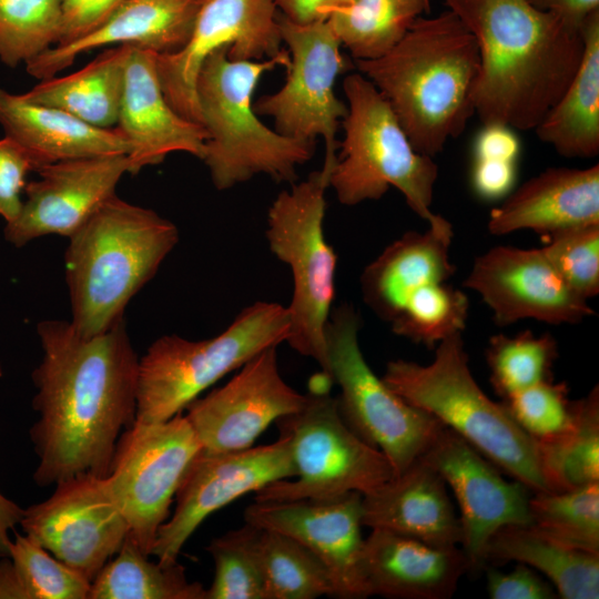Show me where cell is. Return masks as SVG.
I'll list each match as a JSON object with an SVG mask.
<instances>
[{
	"label": "cell",
	"instance_id": "cell-1",
	"mask_svg": "<svg viewBox=\"0 0 599 599\" xmlns=\"http://www.w3.org/2000/svg\"><path fill=\"white\" fill-rule=\"evenodd\" d=\"M37 331L43 357L32 373L33 479L44 487L84 474L104 478L136 414L139 359L124 319L92 337L61 319L43 321Z\"/></svg>",
	"mask_w": 599,
	"mask_h": 599
},
{
	"label": "cell",
	"instance_id": "cell-2",
	"mask_svg": "<svg viewBox=\"0 0 599 599\" xmlns=\"http://www.w3.org/2000/svg\"><path fill=\"white\" fill-rule=\"evenodd\" d=\"M480 58L475 113L484 125L535 130L566 91L583 53L581 29L527 0H445Z\"/></svg>",
	"mask_w": 599,
	"mask_h": 599
},
{
	"label": "cell",
	"instance_id": "cell-3",
	"mask_svg": "<svg viewBox=\"0 0 599 599\" xmlns=\"http://www.w3.org/2000/svg\"><path fill=\"white\" fill-rule=\"evenodd\" d=\"M355 65L386 99L420 154L434 158L475 113L478 45L449 9L417 18L389 52L355 60Z\"/></svg>",
	"mask_w": 599,
	"mask_h": 599
},
{
	"label": "cell",
	"instance_id": "cell-4",
	"mask_svg": "<svg viewBox=\"0 0 599 599\" xmlns=\"http://www.w3.org/2000/svg\"><path fill=\"white\" fill-rule=\"evenodd\" d=\"M179 241L174 223L115 194L69 237L64 255L73 328L84 337L123 319L130 300Z\"/></svg>",
	"mask_w": 599,
	"mask_h": 599
},
{
	"label": "cell",
	"instance_id": "cell-5",
	"mask_svg": "<svg viewBox=\"0 0 599 599\" xmlns=\"http://www.w3.org/2000/svg\"><path fill=\"white\" fill-rule=\"evenodd\" d=\"M227 50L211 53L196 80L197 104L207 133L202 161L212 182L220 191L258 174L293 183L297 166L312 159L315 141L270 129L252 103L262 75L276 67H288V51L266 60H234Z\"/></svg>",
	"mask_w": 599,
	"mask_h": 599
},
{
	"label": "cell",
	"instance_id": "cell-6",
	"mask_svg": "<svg viewBox=\"0 0 599 599\" xmlns=\"http://www.w3.org/2000/svg\"><path fill=\"white\" fill-rule=\"evenodd\" d=\"M468 362L461 333H455L436 345L432 363L390 361L382 379L405 402L437 418L531 491L550 490L535 440L501 402L484 393Z\"/></svg>",
	"mask_w": 599,
	"mask_h": 599
},
{
	"label": "cell",
	"instance_id": "cell-7",
	"mask_svg": "<svg viewBox=\"0 0 599 599\" xmlns=\"http://www.w3.org/2000/svg\"><path fill=\"white\" fill-rule=\"evenodd\" d=\"M347 114L342 121L344 140L329 174V186L339 203L353 206L379 200L390 186L428 224L438 167L433 158L412 145L393 109L362 73L344 79Z\"/></svg>",
	"mask_w": 599,
	"mask_h": 599
},
{
	"label": "cell",
	"instance_id": "cell-8",
	"mask_svg": "<svg viewBox=\"0 0 599 599\" xmlns=\"http://www.w3.org/2000/svg\"><path fill=\"white\" fill-rule=\"evenodd\" d=\"M290 314L275 302L245 307L219 335L189 341L163 335L139 359L135 422H165L263 349L286 342Z\"/></svg>",
	"mask_w": 599,
	"mask_h": 599
},
{
	"label": "cell",
	"instance_id": "cell-9",
	"mask_svg": "<svg viewBox=\"0 0 599 599\" xmlns=\"http://www.w3.org/2000/svg\"><path fill=\"white\" fill-rule=\"evenodd\" d=\"M331 170L314 171L282 191L267 212L266 240L293 277L286 343L313 358L327 376L326 327L336 293L337 255L323 223Z\"/></svg>",
	"mask_w": 599,
	"mask_h": 599
},
{
	"label": "cell",
	"instance_id": "cell-10",
	"mask_svg": "<svg viewBox=\"0 0 599 599\" xmlns=\"http://www.w3.org/2000/svg\"><path fill=\"white\" fill-rule=\"evenodd\" d=\"M288 439L295 476L266 485L255 501L328 498L370 493L395 476L387 457L363 440L344 420L337 397L307 394L304 406L275 422Z\"/></svg>",
	"mask_w": 599,
	"mask_h": 599
},
{
	"label": "cell",
	"instance_id": "cell-11",
	"mask_svg": "<svg viewBox=\"0 0 599 599\" xmlns=\"http://www.w3.org/2000/svg\"><path fill=\"white\" fill-rule=\"evenodd\" d=\"M361 326L348 303L331 313L326 327L327 376L341 389L337 397L347 425L402 473L432 444L444 425L394 393L367 364L358 343Z\"/></svg>",
	"mask_w": 599,
	"mask_h": 599
},
{
	"label": "cell",
	"instance_id": "cell-12",
	"mask_svg": "<svg viewBox=\"0 0 599 599\" xmlns=\"http://www.w3.org/2000/svg\"><path fill=\"white\" fill-rule=\"evenodd\" d=\"M201 449L182 413L161 423L134 422L120 435L104 480L129 524L128 536L145 555H151L185 470Z\"/></svg>",
	"mask_w": 599,
	"mask_h": 599
},
{
	"label": "cell",
	"instance_id": "cell-13",
	"mask_svg": "<svg viewBox=\"0 0 599 599\" xmlns=\"http://www.w3.org/2000/svg\"><path fill=\"white\" fill-rule=\"evenodd\" d=\"M278 27L290 54L286 81L278 91L261 97L254 110L272 116L275 130L285 136L323 138V166L332 170L337 159L336 133L348 110L334 91L336 79L348 67L342 43L327 19L296 23L278 16Z\"/></svg>",
	"mask_w": 599,
	"mask_h": 599
},
{
	"label": "cell",
	"instance_id": "cell-14",
	"mask_svg": "<svg viewBox=\"0 0 599 599\" xmlns=\"http://www.w3.org/2000/svg\"><path fill=\"white\" fill-rule=\"evenodd\" d=\"M282 42L273 0H203L184 47L155 55L165 99L183 118L202 125L196 80L205 59L227 48L234 60H266L285 50Z\"/></svg>",
	"mask_w": 599,
	"mask_h": 599
},
{
	"label": "cell",
	"instance_id": "cell-15",
	"mask_svg": "<svg viewBox=\"0 0 599 599\" xmlns=\"http://www.w3.org/2000/svg\"><path fill=\"white\" fill-rule=\"evenodd\" d=\"M24 535L92 582L120 550L130 528L104 478L84 474L57 484L23 510Z\"/></svg>",
	"mask_w": 599,
	"mask_h": 599
},
{
	"label": "cell",
	"instance_id": "cell-16",
	"mask_svg": "<svg viewBox=\"0 0 599 599\" xmlns=\"http://www.w3.org/2000/svg\"><path fill=\"white\" fill-rule=\"evenodd\" d=\"M288 439L234 451L201 449L175 493L173 515L158 531L151 555L173 564L203 520L241 496L295 476Z\"/></svg>",
	"mask_w": 599,
	"mask_h": 599
},
{
	"label": "cell",
	"instance_id": "cell-17",
	"mask_svg": "<svg viewBox=\"0 0 599 599\" xmlns=\"http://www.w3.org/2000/svg\"><path fill=\"white\" fill-rule=\"evenodd\" d=\"M419 457L455 495L460 510V548L469 571L486 568V549L497 530L531 524V490L516 479L506 480L494 463L449 428L444 426Z\"/></svg>",
	"mask_w": 599,
	"mask_h": 599
},
{
	"label": "cell",
	"instance_id": "cell-18",
	"mask_svg": "<svg viewBox=\"0 0 599 599\" xmlns=\"http://www.w3.org/2000/svg\"><path fill=\"white\" fill-rule=\"evenodd\" d=\"M306 399L307 394L283 379L277 346H271L247 361L225 385L191 402L185 417L202 449L242 450L272 423L300 410Z\"/></svg>",
	"mask_w": 599,
	"mask_h": 599
},
{
	"label": "cell",
	"instance_id": "cell-19",
	"mask_svg": "<svg viewBox=\"0 0 599 599\" xmlns=\"http://www.w3.org/2000/svg\"><path fill=\"white\" fill-rule=\"evenodd\" d=\"M464 286L480 295L500 326L521 319L576 324L595 314L542 248L495 246L476 257Z\"/></svg>",
	"mask_w": 599,
	"mask_h": 599
},
{
	"label": "cell",
	"instance_id": "cell-20",
	"mask_svg": "<svg viewBox=\"0 0 599 599\" xmlns=\"http://www.w3.org/2000/svg\"><path fill=\"white\" fill-rule=\"evenodd\" d=\"M362 497L349 491L328 498L255 501L245 521L285 534L312 550L328 568L335 598H367L363 573Z\"/></svg>",
	"mask_w": 599,
	"mask_h": 599
},
{
	"label": "cell",
	"instance_id": "cell-21",
	"mask_svg": "<svg viewBox=\"0 0 599 599\" xmlns=\"http://www.w3.org/2000/svg\"><path fill=\"white\" fill-rule=\"evenodd\" d=\"M39 180L26 184L18 217L4 226V238L17 247L50 234L75 233L111 196L125 173L126 154L65 160L44 164Z\"/></svg>",
	"mask_w": 599,
	"mask_h": 599
},
{
	"label": "cell",
	"instance_id": "cell-22",
	"mask_svg": "<svg viewBox=\"0 0 599 599\" xmlns=\"http://www.w3.org/2000/svg\"><path fill=\"white\" fill-rule=\"evenodd\" d=\"M156 53L132 45L125 63L116 128L130 144V173L158 165L172 152L203 159L205 129L179 114L163 93Z\"/></svg>",
	"mask_w": 599,
	"mask_h": 599
},
{
	"label": "cell",
	"instance_id": "cell-23",
	"mask_svg": "<svg viewBox=\"0 0 599 599\" xmlns=\"http://www.w3.org/2000/svg\"><path fill=\"white\" fill-rule=\"evenodd\" d=\"M203 0H124L95 30L67 44L53 45L26 63L39 80L55 77L92 49L128 44L158 54L187 42Z\"/></svg>",
	"mask_w": 599,
	"mask_h": 599
},
{
	"label": "cell",
	"instance_id": "cell-24",
	"mask_svg": "<svg viewBox=\"0 0 599 599\" xmlns=\"http://www.w3.org/2000/svg\"><path fill=\"white\" fill-rule=\"evenodd\" d=\"M469 571L459 546L438 547L383 529L364 541L367 596L397 599H448Z\"/></svg>",
	"mask_w": 599,
	"mask_h": 599
},
{
	"label": "cell",
	"instance_id": "cell-25",
	"mask_svg": "<svg viewBox=\"0 0 599 599\" xmlns=\"http://www.w3.org/2000/svg\"><path fill=\"white\" fill-rule=\"evenodd\" d=\"M443 477L422 457L362 497V522L438 547L461 541L456 515Z\"/></svg>",
	"mask_w": 599,
	"mask_h": 599
},
{
	"label": "cell",
	"instance_id": "cell-26",
	"mask_svg": "<svg viewBox=\"0 0 599 599\" xmlns=\"http://www.w3.org/2000/svg\"><path fill=\"white\" fill-rule=\"evenodd\" d=\"M599 224V165L549 167L507 196L489 214L488 230L504 235L531 230L550 235Z\"/></svg>",
	"mask_w": 599,
	"mask_h": 599
},
{
	"label": "cell",
	"instance_id": "cell-27",
	"mask_svg": "<svg viewBox=\"0 0 599 599\" xmlns=\"http://www.w3.org/2000/svg\"><path fill=\"white\" fill-rule=\"evenodd\" d=\"M453 236L451 224L437 215L426 232L409 231L394 241L362 273L364 302L389 324L416 291L447 282L455 274Z\"/></svg>",
	"mask_w": 599,
	"mask_h": 599
},
{
	"label": "cell",
	"instance_id": "cell-28",
	"mask_svg": "<svg viewBox=\"0 0 599 599\" xmlns=\"http://www.w3.org/2000/svg\"><path fill=\"white\" fill-rule=\"evenodd\" d=\"M0 124L7 136L29 153L35 170L59 161L130 152L118 128L91 125L63 110L30 102L2 89Z\"/></svg>",
	"mask_w": 599,
	"mask_h": 599
},
{
	"label": "cell",
	"instance_id": "cell-29",
	"mask_svg": "<svg viewBox=\"0 0 599 599\" xmlns=\"http://www.w3.org/2000/svg\"><path fill=\"white\" fill-rule=\"evenodd\" d=\"M581 34L579 68L535 130L560 155L588 159L599 153V10L586 18Z\"/></svg>",
	"mask_w": 599,
	"mask_h": 599
},
{
	"label": "cell",
	"instance_id": "cell-30",
	"mask_svg": "<svg viewBox=\"0 0 599 599\" xmlns=\"http://www.w3.org/2000/svg\"><path fill=\"white\" fill-rule=\"evenodd\" d=\"M525 564L547 577L562 599H598L599 554L566 546L532 526L497 530L486 549V564ZM487 567V566H486Z\"/></svg>",
	"mask_w": 599,
	"mask_h": 599
},
{
	"label": "cell",
	"instance_id": "cell-31",
	"mask_svg": "<svg viewBox=\"0 0 599 599\" xmlns=\"http://www.w3.org/2000/svg\"><path fill=\"white\" fill-rule=\"evenodd\" d=\"M132 45H113L82 69L52 77L21 95L33 103L63 110L103 129L118 123L125 63Z\"/></svg>",
	"mask_w": 599,
	"mask_h": 599
},
{
	"label": "cell",
	"instance_id": "cell-32",
	"mask_svg": "<svg viewBox=\"0 0 599 599\" xmlns=\"http://www.w3.org/2000/svg\"><path fill=\"white\" fill-rule=\"evenodd\" d=\"M568 426L535 440L540 468L551 491H565L599 483V389L572 400Z\"/></svg>",
	"mask_w": 599,
	"mask_h": 599
},
{
	"label": "cell",
	"instance_id": "cell-33",
	"mask_svg": "<svg viewBox=\"0 0 599 599\" xmlns=\"http://www.w3.org/2000/svg\"><path fill=\"white\" fill-rule=\"evenodd\" d=\"M126 536L113 560L91 582L88 599H206V589L191 582L185 568L152 562Z\"/></svg>",
	"mask_w": 599,
	"mask_h": 599
},
{
	"label": "cell",
	"instance_id": "cell-34",
	"mask_svg": "<svg viewBox=\"0 0 599 599\" xmlns=\"http://www.w3.org/2000/svg\"><path fill=\"white\" fill-rule=\"evenodd\" d=\"M428 10L429 0H354L332 10L327 21L355 60H374L389 52Z\"/></svg>",
	"mask_w": 599,
	"mask_h": 599
},
{
	"label": "cell",
	"instance_id": "cell-35",
	"mask_svg": "<svg viewBox=\"0 0 599 599\" xmlns=\"http://www.w3.org/2000/svg\"><path fill=\"white\" fill-rule=\"evenodd\" d=\"M258 547L268 599L335 598L328 568L302 542L261 528Z\"/></svg>",
	"mask_w": 599,
	"mask_h": 599
},
{
	"label": "cell",
	"instance_id": "cell-36",
	"mask_svg": "<svg viewBox=\"0 0 599 599\" xmlns=\"http://www.w3.org/2000/svg\"><path fill=\"white\" fill-rule=\"evenodd\" d=\"M532 526L571 548L599 554V483L565 491H534Z\"/></svg>",
	"mask_w": 599,
	"mask_h": 599
},
{
	"label": "cell",
	"instance_id": "cell-37",
	"mask_svg": "<svg viewBox=\"0 0 599 599\" xmlns=\"http://www.w3.org/2000/svg\"><path fill=\"white\" fill-rule=\"evenodd\" d=\"M558 353L557 341L549 333L524 331L515 336H491L486 362L495 393L504 399L537 383L552 380Z\"/></svg>",
	"mask_w": 599,
	"mask_h": 599
},
{
	"label": "cell",
	"instance_id": "cell-38",
	"mask_svg": "<svg viewBox=\"0 0 599 599\" xmlns=\"http://www.w3.org/2000/svg\"><path fill=\"white\" fill-rule=\"evenodd\" d=\"M260 535V527L245 521L210 542L215 575L206 599H268Z\"/></svg>",
	"mask_w": 599,
	"mask_h": 599
},
{
	"label": "cell",
	"instance_id": "cell-39",
	"mask_svg": "<svg viewBox=\"0 0 599 599\" xmlns=\"http://www.w3.org/2000/svg\"><path fill=\"white\" fill-rule=\"evenodd\" d=\"M63 23V0H0V61L27 63L55 45Z\"/></svg>",
	"mask_w": 599,
	"mask_h": 599
},
{
	"label": "cell",
	"instance_id": "cell-40",
	"mask_svg": "<svg viewBox=\"0 0 599 599\" xmlns=\"http://www.w3.org/2000/svg\"><path fill=\"white\" fill-rule=\"evenodd\" d=\"M468 308L463 291L447 282L433 283L412 294L389 325L396 335L435 348L444 338L464 331Z\"/></svg>",
	"mask_w": 599,
	"mask_h": 599
},
{
	"label": "cell",
	"instance_id": "cell-41",
	"mask_svg": "<svg viewBox=\"0 0 599 599\" xmlns=\"http://www.w3.org/2000/svg\"><path fill=\"white\" fill-rule=\"evenodd\" d=\"M9 557L22 576L30 599H88L91 582L26 535L14 532Z\"/></svg>",
	"mask_w": 599,
	"mask_h": 599
},
{
	"label": "cell",
	"instance_id": "cell-42",
	"mask_svg": "<svg viewBox=\"0 0 599 599\" xmlns=\"http://www.w3.org/2000/svg\"><path fill=\"white\" fill-rule=\"evenodd\" d=\"M541 248L576 294L588 301L599 293V224L555 232Z\"/></svg>",
	"mask_w": 599,
	"mask_h": 599
},
{
	"label": "cell",
	"instance_id": "cell-43",
	"mask_svg": "<svg viewBox=\"0 0 599 599\" xmlns=\"http://www.w3.org/2000/svg\"><path fill=\"white\" fill-rule=\"evenodd\" d=\"M512 419L534 440L551 437L571 420L572 400L565 382L545 380L501 399Z\"/></svg>",
	"mask_w": 599,
	"mask_h": 599
},
{
	"label": "cell",
	"instance_id": "cell-44",
	"mask_svg": "<svg viewBox=\"0 0 599 599\" xmlns=\"http://www.w3.org/2000/svg\"><path fill=\"white\" fill-rule=\"evenodd\" d=\"M34 170L33 160L20 144L7 135L0 139V215L7 223L18 217L26 176Z\"/></svg>",
	"mask_w": 599,
	"mask_h": 599
},
{
	"label": "cell",
	"instance_id": "cell-45",
	"mask_svg": "<svg viewBox=\"0 0 599 599\" xmlns=\"http://www.w3.org/2000/svg\"><path fill=\"white\" fill-rule=\"evenodd\" d=\"M491 599H557L555 587L531 567L518 562L510 572L485 568Z\"/></svg>",
	"mask_w": 599,
	"mask_h": 599
},
{
	"label": "cell",
	"instance_id": "cell-46",
	"mask_svg": "<svg viewBox=\"0 0 599 599\" xmlns=\"http://www.w3.org/2000/svg\"><path fill=\"white\" fill-rule=\"evenodd\" d=\"M124 0H63V23L55 45L75 41L100 27Z\"/></svg>",
	"mask_w": 599,
	"mask_h": 599
},
{
	"label": "cell",
	"instance_id": "cell-47",
	"mask_svg": "<svg viewBox=\"0 0 599 599\" xmlns=\"http://www.w3.org/2000/svg\"><path fill=\"white\" fill-rule=\"evenodd\" d=\"M516 176V162L475 159L471 184L481 199L497 200L509 194Z\"/></svg>",
	"mask_w": 599,
	"mask_h": 599
},
{
	"label": "cell",
	"instance_id": "cell-48",
	"mask_svg": "<svg viewBox=\"0 0 599 599\" xmlns=\"http://www.w3.org/2000/svg\"><path fill=\"white\" fill-rule=\"evenodd\" d=\"M520 144L512 129L487 124L479 132L474 145L475 159L516 162Z\"/></svg>",
	"mask_w": 599,
	"mask_h": 599
},
{
	"label": "cell",
	"instance_id": "cell-49",
	"mask_svg": "<svg viewBox=\"0 0 599 599\" xmlns=\"http://www.w3.org/2000/svg\"><path fill=\"white\" fill-rule=\"evenodd\" d=\"M354 0H273L285 18L296 23L326 20L332 10L348 6Z\"/></svg>",
	"mask_w": 599,
	"mask_h": 599
},
{
	"label": "cell",
	"instance_id": "cell-50",
	"mask_svg": "<svg viewBox=\"0 0 599 599\" xmlns=\"http://www.w3.org/2000/svg\"><path fill=\"white\" fill-rule=\"evenodd\" d=\"M532 7L558 14L570 26L581 29L586 18L599 10V0H527Z\"/></svg>",
	"mask_w": 599,
	"mask_h": 599
},
{
	"label": "cell",
	"instance_id": "cell-51",
	"mask_svg": "<svg viewBox=\"0 0 599 599\" xmlns=\"http://www.w3.org/2000/svg\"><path fill=\"white\" fill-rule=\"evenodd\" d=\"M0 599H30L22 576L9 556L0 557Z\"/></svg>",
	"mask_w": 599,
	"mask_h": 599
},
{
	"label": "cell",
	"instance_id": "cell-52",
	"mask_svg": "<svg viewBox=\"0 0 599 599\" xmlns=\"http://www.w3.org/2000/svg\"><path fill=\"white\" fill-rule=\"evenodd\" d=\"M23 510L0 493V556H9L11 545L9 531L20 524Z\"/></svg>",
	"mask_w": 599,
	"mask_h": 599
},
{
	"label": "cell",
	"instance_id": "cell-53",
	"mask_svg": "<svg viewBox=\"0 0 599 599\" xmlns=\"http://www.w3.org/2000/svg\"><path fill=\"white\" fill-rule=\"evenodd\" d=\"M0 557H2V556H0Z\"/></svg>",
	"mask_w": 599,
	"mask_h": 599
}]
</instances>
